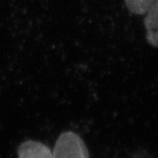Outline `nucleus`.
<instances>
[{
	"label": "nucleus",
	"mask_w": 158,
	"mask_h": 158,
	"mask_svg": "<svg viewBox=\"0 0 158 158\" xmlns=\"http://www.w3.org/2000/svg\"><path fill=\"white\" fill-rule=\"evenodd\" d=\"M54 158H89L85 142L73 131H64L56 141L52 151Z\"/></svg>",
	"instance_id": "nucleus-1"
},
{
	"label": "nucleus",
	"mask_w": 158,
	"mask_h": 158,
	"mask_svg": "<svg viewBox=\"0 0 158 158\" xmlns=\"http://www.w3.org/2000/svg\"><path fill=\"white\" fill-rule=\"evenodd\" d=\"M18 158H54L49 147L40 141L27 140L17 148Z\"/></svg>",
	"instance_id": "nucleus-2"
},
{
	"label": "nucleus",
	"mask_w": 158,
	"mask_h": 158,
	"mask_svg": "<svg viewBox=\"0 0 158 158\" xmlns=\"http://www.w3.org/2000/svg\"><path fill=\"white\" fill-rule=\"evenodd\" d=\"M157 10L158 0H156L147 11V15L144 19L146 39L150 45L154 48L157 46Z\"/></svg>",
	"instance_id": "nucleus-3"
},
{
	"label": "nucleus",
	"mask_w": 158,
	"mask_h": 158,
	"mask_svg": "<svg viewBox=\"0 0 158 158\" xmlns=\"http://www.w3.org/2000/svg\"><path fill=\"white\" fill-rule=\"evenodd\" d=\"M156 0H125V5L134 15H144Z\"/></svg>",
	"instance_id": "nucleus-4"
}]
</instances>
